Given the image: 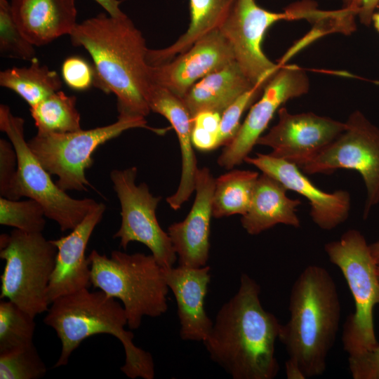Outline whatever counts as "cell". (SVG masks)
<instances>
[{
  "label": "cell",
  "instance_id": "b9f144b4",
  "mask_svg": "<svg viewBox=\"0 0 379 379\" xmlns=\"http://www.w3.org/2000/svg\"><path fill=\"white\" fill-rule=\"evenodd\" d=\"M379 9V4H378V10Z\"/></svg>",
  "mask_w": 379,
  "mask_h": 379
},
{
  "label": "cell",
  "instance_id": "ffe728a7",
  "mask_svg": "<svg viewBox=\"0 0 379 379\" xmlns=\"http://www.w3.org/2000/svg\"><path fill=\"white\" fill-rule=\"evenodd\" d=\"M151 111L164 116L178 136L182 157V171L176 192L166 199L173 210L179 209L195 190L199 169L192 142L193 120L182 98L161 86L151 84L147 98Z\"/></svg>",
  "mask_w": 379,
  "mask_h": 379
},
{
  "label": "cell",
  "instance_id": "d6986e66",
  "mask_svg": "<svg viewBox=\"0 0 379 379\" xmlns=\"http://www.w3.org/2000/svg\"><path fill=\"white\" fill-rule=\"evenodd\" d=\"M210 270L207 265L163 268L165 281L176 301L180 335L183 340L203 342L212 329L213 321L204 308Z\"/></svg>",
  "mask_w": 379,
  "mask_h": 379
},
{
  "label": "cell",
  "instance_id": "484cf974",
  "mask_svg": "<svg viewBox=\"0 0 379 379\" xmlns=\"http://www.w3.org/2000/svg\"><path fill=\"white\" fill-rule=\"evenodd\" d=\"M260 174L248 170H232L215 180L213 217L244 215L248 210Z\"/></svg>",
  "mask_w": 379,
  "mask_h": 379
},
{
  "label": "cell",
  "instance_id": "1f68e13d",
  "mask_svg": "<svg viewBox=\"0 0 379 379\" xmlns=\"http://www.w3.org/2000/svg\"><path fill=\"white\" fill-rule=\"evenodd\" d=\"M265 84L255 86L237 98L222 114L215 149L225 146L237 133L240 119L244 112L248 108L262 92Z\"/></svg>",
  "mask_w": 379,
  "mask_h": 379
},
{
  "label": "cell",
  "instance_id": "4fadbf2b",
  "mask_svg": "<svg viewBox=\"0 0 379 379\" xmlns=\"http://www.w3.org/2000/svg\"><path fill=\"white\" fill-rule=\"evenodd\" d=\"M310 80L296 65H281L265 85L261 98L253 104L234 138L218 158V164L232 169L241 164L256 145L275 112L288 100L306 94Z\"/></svg>",
  "mask_w": 379,
  "mask_h": 379
},
{
  "label": "cell",
  "instance_id": "f1b7e54d",
  "mask_svg": "<svg viewBox=\"0 0 379 379\" xmlns=\"http://www.w3.org/2000/svg\"><path fill=\"white\" fill-rule=\"evenodd\" d=\"M46 371L33 343L0 352L1 379H39Z\"/></svg>",
  "mask_w": 379,
  "mask_h": 379
},
{
  "label": "cell",
  "instance_id": "74e56055",
  "mask_svg": "<svg viewBox=\"0 0 379 379\" xmlns=\"http://www.w3.org/2000/svg\"><path fill=\"white\" fill-rule=\"evenodd\" d=\"M96 3L100 5L105 11L110 15L114 17H119L125 13L121 10L119 6L121 1L119 0H94Z\"/></svg>",
  "mask_w": 379,
  "mask_h": 379
},
{
  "label": "cell",
  "instance_id": "83f0119b",
  "mask_svg": "<svg viewBox=\"0 0 379 379\" xmlns=\"http://www.w3.org/2000/svg\"><path fill=\"white\" fill-rule=\"evenodd\" d=\"M34 317L10 300L0 302V352L33 343Z\"/></svg>",
  "mask_w": 379,
  "mask_h": 379
},
{
  "label": "cell",
  "instance_id": "ab89813d",
  "mask_svg": "<svg viewBox=\"0 0 379 379\" xmlns=\"http://www.w3.org/2000/svg\"><path fill=\"white\" fill-rule=\"evenodd\" d=\"M372 23L375 29L379 32V9L373 15Z\"/></svg>",
  "mask_w": 379,
  "mask_h": 379
},
{
  "label": "cell",
  "instance_id": "5b68a950",
  "mask_svg": "<svg viewBox=\"0 0 379 379\" xmlns=\"http://www.w3.org/2000/svg\"><path fill=\"white\" fill-rule=\"evenodd\" d=\"M88 259L91 284L121 301L130 329L138 328L145 316L157 317L167 311L169 288L152 254L113 251L107 257L93 250Z\"/></svg>",
  "mask_w": 379,
  "mask_h": 379
},
{
  "label": "cell",
  "instance_id": "2e32d148",
  "mask_svg": "<svg viewBox=\"0 0 379 379\" xmlns=\"http://www.w3.org/2000/svg\"><path fill=\"white\" fill-rule=\"evenodd\" d=\"M244 161L277 180L287 190L305 197L311 206V218L321 229L331 230L347 219L350 195L347 191L324 192L313 184L296 164L270 154L257 153L254 157L247 156Z\"/></svg>",
  "mask_w": 379,
  "mask_h": 379
},
{
  "label": "cell",
  "instance_id": "d6a6232c",
  "mask_svg": "<svg viewBox=\"0 0 379 379\" xmlns=\"http://www.w3.org/2000/svg\"><path fill=\"white\" fill-rule=\"evenodd\" d=\"M65 84L74 91H84L94 86L95 73L93 65L78 55L65 58L61 66Z\"/></svg>",
  "mask_w": 379,
  "mask_h": 379
},
{
  "label": "cell",
  "instance_id": "6da1fadb",
  "mask_svg": "<svg viewBox=\"0 0 379 379\" xmlns=\"http://www.w3.org/2000/svg\"><path fill=\"white\" fill-rule=\"evenodd\" d=\"M260 293L257 281L242 274L202 342L211 359L234 379H273L279 371L275 344L281 324L262 307Z\"/></svg>",
  "mask_w": 379,
  "mask_h": 379
},
{
  "label": "cell",
  "instance_id": "ac0fdd59",
  "mask_svg": "<svg viewBox=\"0 0 379 379\" xmlns=\"http://www.w3.org/2000/svg\"><path fill=\"white\" fill-rule=\"evenodd\" d=\"M106 206L98 203L85 218L65 237L52 240L58 251L47 289L50 304L55 299L88 288L91 267L85 253L89 239L102 218Z\"/></svg>",
  "mask_w": 379,
  "mask_h": 379
},
{
  "label": "cell",
  "instance_id": "f35d334b",
  "mask_svg": "<svg viewBox=\"0 0 379 379\" xmlns=\"http://www.w3.org/2000/svg\"><path fill=\"white\" fill-rule=\"evenodd\" d=\"M369 248L375 263L379 265V241L370 244Z\"/></svg>",
  "mask_w": 379,
  "mask_h": 379
},
{
  "label": "cell",
  "instance_id": "836d02e7",
  "mask_svg": "<svg viewBox=\"0 0 379 379\" xmlns=\"http://www.w3.org/2000/svg\"><path fill=\"white\" fill-rule=\"evenodd\" d=\"M192 142L194 147L201 151L215 149L221 114L213 112H202L193 118Z\"/></svg>",
  "mask_w": 379,
  "mask_h": 379
},
{
  "label": "cell",
  "instance_id": "30bf717a",
  "mask_svg": "<svg viewBox=\"0 0 379 379\" xmlns=\"http://www.w3.org/2000/svg\"><path fill=\"white\" fill-rule=\"evenodd\" d=\"M136 128L159 134L164 131L149 126L145 117L119 115L116 122L105 126L66 133H36L27 142L41 165L58 177L56 184L62 190L86 191L92 186L85 173L93 164L96 149Z\"/></svg>",
  "mask_w": 379,
  "mask_h": 379
},
{
  "label": "cell",
  "instance_id": "3957f363",
  "mask_svg": "<svg viewBox=\"0 0 379 379\" xmlns=\"http://www.w3.org/2000/svg\"><path fill=\"white\" fill-rule=\"evenodd\" d=\"M289 319L281 324L279 340L288 355V379L321 375L339 330L341 305L336 284L326 268L310 265L294 281Z\"/></svg>",
  "mask_w": 379,
  "mask_h": 379
},
{
  "label": "cell",
  "instance_id": "f546056e",
  "mask_svg": "<svg viewBox=\"0 0 379 379\" xmlns=\"http://www.w3.org/2000/svg\"><path fill=\"white\" fill-rule=\"evenodd\" d=\"M46 218L42 206L29 199L20 201L0 197V224L27 232H42Z\"/></svg>",
  "mask_w": 379,
  "mask_h": 379
},
{
  "label": "cell",
  "instance_id": "5bb4252c",
  "mask_svg": "<svg viewBox=\"0 0 379 379\" xmlns=\"http://www.w3.org/2000/svg\"><path fill=\"white\" fill-rule=\"evenodd\" d=\"M278 121L256 145L267 146L270 154L302 167L320 154L345 129V122L313 112L292 114L281 107Z\"/></svg>",
  "mask_w": 379,
  "mask_h": 379
},
{
  "label": "cell",
  "instance_id": "8992f818",
  "mask_svg": "<svg viewBox=\"0 0 379 379\" xmlns=\"http://www.w3.org/2000/svg\"><path fill=\"white\" fill-rule=\"evenodd\" d=\"M324 249L343 273L354 299V311L344 323L342 343L348 355L356 354L378 344L373 324V309L379 305L378 265L365 237L354 229L326 244Z\"/></svg>",
  "mask_w": 379,
  "mask_h": 379
},
{
  "label": "cell",
  "instance_id": "d4e9b609",
  "mask_svg": "<svg viewBox=\"0 0 379 379\" xmlns=\"http://www.w3.org/2000/svg\"><path fill=\"white\" fill-rule=\"evenodd\" d=\"M29 67H13L0 72V85L20 96L30 107L60 90V76L35 58Z\"/></svg>",
  "mask_w": 379,
  "mask_h": 379
},
{
  "label": "cell",
  "instance_id": "4316f807",
  "mask_svg": "<svg viewBox=\"0 0 379 379\" xmlns=\"http://www.w3.org/2000/svg\"><path fill=\"white\" fill-rule=\"evenodd\" d=\"M37 133H66L81 130L77 98L56 91L29 109Z\"/></svg>",
  "mask_w": 379,
  "mask_h": 379
},
{
  "label": "cell",
  "instance_id": "7402d4cb",
  "mask_svg": "<svg viewBox=\"0 0 379 379\" xmlns=\"http://www.w3.org/2000/svg\"><path fill=\"white\" fill-rule=\"evenodd\" d=\"M288 190L277 180L262 173L255 185L248 211L241 216L244 229L251 235H257L278 225L300 227L296 213L301 204L286 195Z\"/></svg>",
  "mask_w": 379,
  "mask_h": 379
},
{
  "label": "cell",
  "instance_id": "44dd1931",
  "mask_svg": "<svg viewBox=\"0 0 379 379\" xmlns=\"http://www.w3.org/2000/svg\"><path fill=\"white\" fill-rule=\"evenodd\" d=\"M15 20L35 46L69 35L76 27L75 0H11Z\"/></svg>",
  "mask_w": 379,
  "mask_h": 379
},
{
  "label": "cell",
  "instance_id": "277c9868",
  "mask_svg": "<svg viewBox=\"0 0 379 379\" xmlns=\"http://www.w3.org/2000/svg\"><path fill=\"white\" fill-rule=\"evenodd\" d=\"M47 312L44 321L55 330L62 344L55 367L67 365L73 351L85 339L107 333L124 347L126 358L121 371L127 377L154 378L152 357L133 343V332L124 328L128 321L124 307L115 298L100 290L91 292L84 288L55 299Z\"/></svg>",
  "mask_w": 379,
  "mask_h": 379
},
{
  "label": "cell",
  "instance_id": "e0dca14e",
  "mask_svg": "<svg viewBox=\"0 0 379 379\" xmlns=\"http://www.w3.org/2000/svg\"><path fill=\"white\" fill-rule=\"evenodd\" d=\"M215 180L209 168H199L195 178L196 196L184 220L168 229L179 265L201 267L209 258L210 223Z\"/></svg>",
  "mask_w": 379,
  "mask_h": 379
},
{
  "label": "cell",
  "instance_id": "8fae6325",
  "mask_svg": "<svg viewBox=\"0 0 379 379\" xmlns=\"http://www.w3.org/2000/svg\"><path fill=\"white\" fill-rule=\"evenodd\" d=\"M137 168L132 166L114 169L109 174L121 217L120 227L113 237L119 239V246L124 250L130 242H140L161 267H173L178 257L168 232L161 227L156 215L161 197L154 196L145 182L137 185Z\"/></svg>",
  "mask_w": 379,
  "mask_h": 379
},
{
  "label": "cell",
  "instance_id": "7c38bea8",
  "mask_svg": "<svg viewBox=\"0 0 379 379\" xmlns=\"http://www.w3.org/2000/svg\"><path fill=\"white\" fill-rule=\"evenodd\" d=\"M343 133L314 159L300 168L307 174L355 170L365 184L364 218L379 203V128L360 111L353 112Z\"/></svg>",
  "mask_w": 379,
  "mask_h": 379
},
{
  "label": "cell",
  "instance_id": "cb8c5ba5",
  "mask_svg": "<svg viewBox=\"0 0 379 379\" xmlns=\"http://www.w3.org/2000/svg\"><path fill=\"white\" fill-rule=\"evenodd\" d=\"M190 21L187 31L171 46L160 49H148L149 65L168 62L186 52L199 39L219 29L228 15L234 0H189Z\"/></svg>",
  "mask_w": 379,
  "mask_h": 379
},
{
  "label": "cell",
  "instance_id": "d590c367",
  "mask_svg": "<svg viewBox=\"0 0 379 379\" xmlns=\"http://www.w3.org/2000/svg\"><path fill=\"white\" fill-rule=\"evenodd\" d=\"M348 367L354 379H379V343L360 353L349 355Z\"/></svg>",
  "mask_w": 379,
  "mask_h": 379
},
{
  "label": "cell",
  "instance_id": "9a60e30c",
  "mask_svg": "<svg viewBox=\"0 0 379 379\" xmlns=\"http://www.w3.org/2000/svg\"><path fill=\"white\" fill-rule=\"evenodd\" d=\"M234 60L229 42L219 29H215L171 60L149 65V79L152 84L183 98L200 79Z\"/></svg>",
  "mask_w": 379,
  "mask_h": 379
},
{
  "label": "cell",
  "instance_id": "603a6c76",
  "mask_svg": "<svg viewBox=\"0 0 379 379\" xmlns=\"http://www.w3.org/2000/svg\"><path fill=\"white\" fill-rule=\"evenodd\" d=\"M255 86L234 60L197 81L182 100L192 119L202 112L222 115L237 98Z\"/></svg>",
  "mask_w": 379,
  "mask_h": 379
},
{
  "label": "cell",
  "instance_id": "4dcf8cb0",
  "mask_svg": "<svg viewBox=\"0 0 379 379\" xmlns=\"http://www.w3.org/2000/svg\"><path fill=\"white\" fill-rule=\"evenodd\" d=\"M34 46L22 34L13 17L11 5L0 0V53L9 58L32 62L36 57Z\"/></svg>",
  "mask_w": 379,
  "mask_h": 379
},
{
  "label": "cell",
  "instance_id": "60d3db41",
  "mask_svg": "<svg viewBox=\"0 0 379 379\" xmlns=\"http://www.w3.org/2000/svg\"><path fill=\"white\" fill-rule=\"evenodd\" d=\"M377 273H378V276L379 277V265H378V267H377Z\"/></svg>",
  "mask_w": 379,
  "mask_h": 379
},
{
  "label": "cell",
  "instance_id": "e575fe53",
  "mask_svg": "<svg viewBox=\"0 0 379 379\" xmlns=\"http://www.w3.org/2000/svg\"><path fill=\"white\" fill-rule=\"evenodd\" d=\"M18 170L16 151L10 141L0 139V195L11 199Z\"/></svg>",
  "mask_w": 379,
  "mask_h": 379
},
{
  "label": "cell",
  "instance_id": "ba28073f",
  "mask_svg": "<svg viewBox=\"0 0 379 379\" xmlns=\"http://www.w3.org/2000/svg\"><path fill=\"white\" fill-rule=\"evenodd\" d=\"M326 14L310 0L294 3L283 12H272L255 0H234L219 30L229 42L235 61L253 85L265 84L279 67L262 51L265 32L281 20L305 19L316 23Z\"/></svg>",
  "mask_w": 379,
  "mask_h": 379
},
{
  "label": "cell",
  "instance_id": "8d00e7d4",
  "mask_svg": "<svg viewBox=\"0 0 379 379\" xmlns=\"http://www.w3.org/2000/svg\"><path fill=\"white\" fill-rule=\"evenodd\" d=\"M342 8L352 13L360 22L368 26L372 24V18L378 10L379 0H342Z\"/></svg>",
  "mask_w": 379,
  "mask_h": 379
},
{
  "label": "cell",
  "instance_id": "7a4b0ae2",
  "mask_svg": "<svg viewBox=\"0 0 379 379\" xmlns=\"http://www.w3.org/2000/svg\"><path fill=\"white\" fill-rule=\"evenodd\" d=\"M69 36L74 46L83 47L91 55L94 86L116 96L119 115L147 117L151 112L146 100L152 84L149 48L126 14L100 13L77 23Z\"/></svg>",
  "mask_w": 379,
  "mask_h": 379
},
{
  "label": "cell",
  "instance_id": "52a82bcc",
  "mask_svg": "<svg viewBox=\"0 0 379 379\" xmlns=\"http://www.w3.org/2000/svg\"><path fill=\"white\" fill-rule=\"evenodd\" d=\"M57 247L42 232L14 229L0 236L1 298H8L33 317L48 311L47 289L55 267Z\"/></svg>",
  "mask_w": 379,
  "mask_h": 379
},
{
  "label": "cell",
  "instance_id": "9c48e42d",
  "mask_svg": "<svg viewBox=\"0 0 379 379\" xmlns=\"http://www.w3.org/2000/svg\"><path fill=\"white\" fill-rule=\"evenodd\" d=\"M25 121L0 105V129L12 142L18 157V170L10 199L28 197L39 202L46 218L54 220L62 232L72 230L98 204L93 199L71 197L51 178L25 139Z\"/></svg>",
  "mask_w": 379,
  "mask_h": 379
}]
</instances>
